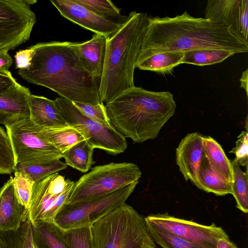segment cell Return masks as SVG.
<instances>
[{
	"mask_svg": "<svg viewBox=\"0 0 248 248\" xmlns=\"http://www.w3.org/2000/svg\"><path fill=\"white\" fill-rule=\"evenodd\" d=\"M30 120L41 128L68 125L54 100L31 94L29 100Z\"/></svg>",
	"mask_w": 248,
	"mask_h": 248,
	"instance_id": "obj_19",
	"label": "cell"
},
{
	"mask_svg": "<svg viewBox=\"0 0 248 248\" xmlns=\"http://www.w3.org/2000/svg\"><path fill=\"white\" fill-rule=\"evenodd\" d=\"M41 132L45 140L62 154L75 144L85 140L78 131L69 125L42 128Z\"/></svg>",
	"mask_w": 248,
	"mask_h": 248,
	"instance_id": "obj_24",
	"label": "cell"
},
{
	"mask_svg": "<svg viewBox=\"0 0 248 248\" xmlns=\"http://www.w3.org/2000/svg\"><path fill=\"white\" fill-rule=\"evenodd\" d=\"M202 135L197 132L187 134L176 149V163L186 181L190 180L201 188L199 172L203 154Z\"/></svg>",
	"mask_w": 248,
	"mask_h": 248,
	"instance_id": "obj_15",
	"label": "cell"
},
{
	"mask_svg": "<svg viewBox=\"0 0 248 248\" xmlns=\"http://www.w3.org/2000/svg\"><path fill=\"white\" fill-rule=\"evenodd\" d=\"M14 172V177L13 179L15 192L18 201L25 208L26 215L35 182L23 171L15 170Z\"/></svg>",
	"mask_w": 248,
	"mask_h": 248,
	"instance_id": "obj_32",
	"label": "cell"
},
{
	"mask_svg": "<svg viewBox=\"0 0 248 248\" xmlns=\"http://www.w3.org/2000/svg\"><path fill=\"white\" fill-rule=\"evenodd\" d=\"M74 182L56 173L34 183L25 219L55 222L67 203Z\"/></svg>",
	"mask_w": 248,
	"mask_h": 248,
	"instance_id": "obj_10",
	"label": "cell"
},
{
	"mask_svg": "<svg viewBox=\"0 0 248 248\" xmlns=\"http://www.w3.org/2000/svg\"><path fill=\"white\" fill-rule=\"evenodd\" d=\"M201 189L217 196L232 194V184L216 172L203 154L199 172Z\"/></svg>",
	"mask_w": 248,
	"mask_h": 248,
	"instance_id": "obj_22",
	"label": "cell"
},
{
	"mask_svg": "<svg viewBox=\"0 0 248 248\" xmlns=\"http://www.w3.org/2000/svg\"><path fill=\"white\" fill-rule=\"evenodd\" d=\"M184 56V53L182 52H161L138 60L136 68L157 73H170L182 63Z\"/></svg>",
	"mask_w": 248,
	"mask_h": 248,
	"instance_id": "obj_23",
	"label": "cell"
},
{
	"mask_svg": "<svg viewBox=\"0 0 248 248\" xmlns=\"http://www.w3.org/2000/svg\"><path fill=\"white\" fill-rule=\"evenodd\" d=\"M203 154L212 168L227 181L232 183V162L221 146L210 136H202Z\"/></svg>",
	"mask_w": 248,
	"mask_h": 248,
	"instance_id": "obj_21",
	"label": "cell"
},
{
	"mask_svg": "<svg viewBox=\"0 0 248 248\" xmlns=\"http://www.w3.org/2000/svg\"><path fill=\"white\" fill-rule=\"evenodd\" d=\"M93 149L85 140L75 144L62 154L65 164L82 172H87L94 163Z\"/></svg>",
	"mask_w": 248,
	"mask_h": 248,
	"instance_id": "obj_25",
	"label": "cell"
},
{
	"mask_svg": "<svg viewBox=\"0 0 248 248\" xmlns=\"http://www.w3.org/2000/svg\"><path fill=\"white\" fill-rule=\"evenodd\" d=\"M68 248H92L90 226L63 230Z\"/></svg>",
	"mask_w": 248,
	"mask_h": 248,
	"instance_id": "obj_34",
	"label": "cell"
},
{
	"mask_svg": "<svg viewBox=\"0 0 248 248\" xmlns=\"http://www.w3.org/2000/svg\"><path fill=\"white\" fill-rule=\"evenodd\" d=\"M36 0H0V49H14L30 38L36 22Z\"/></svg>",
	"mask_w": 248,
	"mask_h": 248,
	"instance_id": "obj_11",
	"label": "cell"
},
{
	"mask_svg": "<svg viewBox=\"0 0 248 248\" xmlns=\"http://www.w3.org/2000/svg\"><path fill=\"white\" fill-rule=\"evenodd\" d=\"M235 54L223 49H200L184 53L182 63L204 66L220 63Z\"/></svg>",
	"mask_w": 248,
	"mask_h": 248,
	"instance_id": "obj_27",
	"label": "cell"
},
{
	"mask_svg": "<svg viewBox=\"0 0 248 248\" xmlns=\"http://www.w3.org/2000/svg\"><path fill=\"white\" fill-rule=\"evenodd\" d=\"M90 227L92 248H156L145 218L125 202Z\"/></svg>",
	"mask_w": 248,
	"mask_h": 248,
	"instance_id": "obj_5",
	"label": "cell"
},
{
	"mask_svg": "<svg viewBox=\"0 0 248 248\" xmlns=\"http://www.w3.org/2000/svg\"><path fill=\"white\" fill-rule=\"evenodd\" d=\"M144 248H156L148 246V247H144Z\"/></svg>",
	"mask_w": 248,
	"mask_h": 248,
	"instance_id": "obj_43",
	"label": "cell"
},
{
	"mask_svg": "<svg viewBox=\"0 0 248 248\" xmlns=\"http://www.w3.org/2000/svg\"><path fill=\"white\" fill-rule=\"evenodd\" d=\"M29 89L16 81L0 93V124L9 126L30 118Z\"/></svg>",
	"mask_w": 248,
	"mask_h": 248,
	"instance_id": "obj_16",
	"label": "cell"
},
{
	"mask_svg": "<svg viewBox=\"0 0 248 248\" xmlns=\"http://www.w3.org/2000/svg\"><path fill=\"white\" fill-rule=\"evenodd\" d=\"M0 248H8L7 245L0 236Z\"/></svg>",
	"mask_w": 248,
	"mask_h": 248,
	"instance_id": "obj_42",
	"label": "cell"
},
{
	"mask_svg": "<svg viewBox=\"0 0 248 248\" xmlns=\"http://www.w3.org/2000/svg\"><path fill=\"white\" fill-rule=\"evenodd\" d=\"M67 124L78 131L93 148L116 155L127 147L125 138L112 126L103 125L82 113L72 102L63 97L54 100Z\"/></svg>",
	"mask_w": 248,
	"mask_h": 248,
	"instance_id": "obj_8",
	"label": "cell"
},
{
	"mask_svg": "<svg viewBox=\"0 0 248 248\" xmlns=\"http://www.w3.org/2000/svg\"><path fill=\"white\" fill-rule=\"evenodd\" d=\"M101 17L114 23L123 26L128 16H122L120 9L109 0H73Z\"/></svg>",
	"mask_w": 248,
	"mask_h": 248,
	"instance_id": "obj_26",
	"label": "cell"
},
{
	"mask_svg": "<svg viewBox=\"0 0 248 248\" xmlns=\"http://www.w3.org/2000/svg\"><path fill=\"white\" fill-rule=\"evenodd\" d=\"M5 127L16 165L45 164L63 158V154L44 138L42 128L30 118Z\"/></svg>",
	"mask_w": 248,
	"mask_h": 248,
	"instance_id": "obj_7",
	"label": "cell"
},
{
	"mask_svg": "<svg viewBox=\"0 0 248 248\" xmlns=\"http://www.w3.org/2000/svg\"><path fill=\"white\" fill-rule=\"evenodd\" d=\"M34 54V51L31 47L16 52L14 56L16 69L21 70L29 68Z\"/></svg>",
	"mask_w": 248,
	"mask_h": 248,
	"instance_id": "obj_37",
	"label": "cell"
},
{
	"mask_svg": "<svg viewBox=\"0 0 248 248\" xmlns=\"http://www.w3.org/2000/svg\"><path fill=\"white\" fill-rule=\"evenodd\" d=\"M25 213V207L17 200L11 176L0 188V231L17 230Z\"/></svg>",
	"mask_w": 248,
	"mask_h": 248,
	"instance_id": "obj_17",
	"label": "cell"
},
{
	"mask_svg": "<svg viewBox=\"0 0 248 248\" xmlns=\"http://www.w3.org/2000/svg\"><path fill=\"white\" fill-rule=\"evenodd\" d=\"M67 167L65 163L60 159H57L47 163L38 165L23 166L17 164L15 170L26 173L36 183L49 175L58 173Z\"/></svg>",
	"mask_w": 248,
	"mask_h": 248,
	"instance_id": "obj_30",
	"label": "cell"
},
{
	"mask_svg": "<svg viewBox=\"0 0 248 248\" xmlns=\"http://www.w3.org/2000/svg\"><path fill=\"white\" fill-rule=\"evenodd\" d=\"M16 81L9 70H0V93L10 88Z\"/></svg>",
	"mask_w": 248,
	"mask_h": 248,
	"instance_id": "obj_38",
	"label": "cell"
},
{
	"mask_svg": "<svg viewBox=\"0 0 248 248\" xmlns=\"http://www.w3.org/2000/svg\"><path fill=\"white\" fill-rule=\"evenodd\" d=\"M216 248H237L236 245L230 240V239L220 238L216 244Z\"/></svg>",
	"mask_w": 248,
	"mask_h": 248,
	"instance_id": "obj_40",
	"label": "cell"
},
{
	"mask_svg": "<svg viewBox=\"0 0 248 248\" xmlns=\"http://www.w3.org/2000/svg\"><path fill=\"white\" fill-rule=\"evenodd\" d=\"M240 82V87L244 89L247 96L248 95V69L244 71L239 79Z\"/></svg>",
	"mask_w": 248,
	"mask_h": 248,
	"instance_id": "obj_41",
	"label": "cell"
},
{
	"mask_svg": "<svg viewBox=\"0 0 248 248\" xmlns=\"http://www.w3.org/2000/svg\"><path fill=\"white\" fill-rule=\"evenodd\" d=\"M73 103L82 113L88 118L105 126H111L103 103L95 105L78 102Z\"/></svg>",
	"mask_w": 248,
	"mask_h": 248,
	"instance_id": "obj_35",
	"label": "cell"
},
{
	"mask_svg": "<svg viewBox=\"0 0 248 248\" xmlns=\"http://www.w3.org/2000/svg\"><path fill=\"white\" fill-rule=\"evenodd\" d=\"M16 164L11 144L6 131L0 126V174H10Z\"/></svg>",
	"mask_w": 248,
	"mask_h": 248,
	"instance_id": "obj_33",
	"label": "cell"
},
{
	"mask_svg": "<svg viewBox=\"0 0 248 248\" xmlns=\"http://www.w3.org/2000/svg\"><path fill=\"white\" fill-rule=\"evenodd\" d=\"M235 146L230 152L235 157L234 160L240 166L248 168V129L243 131L238 136Z\"/></svg>",
	"mask_w": 248,
	"mask_h": 248,
	"instance_id": "obj_36",
	"label": "cell"
},
{
	"mask_svg": "<svg viewBox=\"0 0 248 248\" xmlns=\"http://www.w3.org/2000/svg\"><path fill=\"white\" fill-rule=\"evenodd\" d=\"M31 224L35 248H68L63 230L55 222L37 220Z\"/></svg>",
	"mask_w": 248,
	"mask_h": 248,
	"instance_id": "obj_20",
	"label": "cell"
},
{
	"mask_svg": "<svg viewBox=\"0 0 248 248\" xmlns=\"http://www.w3.org/2000/svg\"><path fill=\"white\" fill-rule=\"evenodd\" d=\"M30 47L34 51L31 65L17 71L23 79L48 88L72 102L103 103L99 95L101 81L84 66L76 43L53 41Z\"/></svg>",
	"mask_w": 248,
	"mask_h": 248,
	"instance_id": "obj_1",
	"label": "cell"
},
{
	"mask_svg": "<svg viewBox=\"0 0 248 248\" xmlns=\"http://www.w3.org/2000/svg\"><path fill=\"white\" fill-rule=\"evenodd\" d=\"M105 108L111 125L124 138L142 143L157 138L174 115L176 104L170 92H153L134 86Z\"/></svg>",
	"mask_w": 248,
	"mask_h": 248,
	"instance_id": "obj_3",
	"label": "cell"
},
{
	"mask_svg": "<svg viewBox=\"0 0 248 248\" xmlns=\"http://www.w3.org/2000/svg\"><path fill=\"white\" fill-rule=\"evenodd\" d=\"M0 236L8 248H35L31 224L28 218L23 220L16 231H0Z\"/></svg>",
	"mask_w": 248,
	"mask_h": 248,
	"instance_id": "obj_28",
	"label": "cell"
},
{
	"mask_svg": "<svg viewBox=\"0 0 248 248\" xmlns=\"http://www.w3.org/2000/svg\"><path fill=\"white\" fill-rule=\"evenodd\" d=\"M50 2L62 16L107 38L122 26L101 17L73 0H53Z\"/></svg>",
	"mask_w": 248,
	"mask_h": 248,
	"instance_id": "obj_14",
	"label": "cell"
},
{
	"mask_svg": "<svg viewBox=\"0 0 248 248\" xmlns=\"http://www.w3.org/2000/svg\"><path fill=\"white\" fill-rule=\"evenodd\" d=\"M200 49H223L236 54L247 52L248 44L226 27L204 18L194 17L185 11L173 17H148L138 60L161 52L184 53Z\"/></svg>",
	"mask_w": 248,
	"mask_h": 248,
	"instance_id": "obj_2",
	"label": "cell"
},
{
	"mask_svg": "<svg viewBox=\"0 0 248 248\" xmlns=\"http://www.w3.org/2000/svg\"><path fill=\"white\" fill-rule=\"evenodd\" d=\"M138 183L128 185L95 199L66 204L56 216L55 222L64 230L90 226L98 219L125 203Z\"/></svg>",
	"mask_w": 248,
	"mask_h": 248,
	"instance_id": "obj_9",
	"label": "cell"
},
{
	"mask_svg": "<svg viewBox=\"0 0 248 248\" xmlns=\"http://www.w3.org/2000/svg\"><path fill=\"white\" fill-rule=\"evenodd\" d=\"M233 171L232 195L234 197L236 207L245 213L248 212V168L243 171L233 160L232 162Z\"/></svg>",
	"mask_w": 248,
	"mask_h": 248,
	"instance_id": "obj_29",
	"label": "cell"
},
{
	"mask_svg": "<svg viewBox=\"0 0 248 248\" xmlns=\"http://www.w3.org/2000/svg\"><path fill=\"white\" fill-rule=\"evenodd\" d=\"M141 171L132 163H114L97 166L82 175L74 185L67 204L85 202L109 194L139 182Z\"/></svg>",
	"mask_w": 248,
	"mask_h": 248,
	"instance_id": "obj_6",
	"label": "cell"
},
{
	"mask_svg": "<svg viewBox=\"0 0 248 248\" xmlns=\"http://www.w3.org/2000/svg\"><path fill=\"white\" fill-rule=\"evenodd\" d=\"M146 224L154 241L162 248H202L164 229Z\"/></svg>",
	"mask_w": 248,
	"mask_h": 248,
	"instance_id": "obj_31",
	"label": "cell"
},
{
	"mask_svg": "<svg viewBox=\"0 0 248 248\" xmlns=\"http://www.w3.org/2000/svg\"><path fill=\"white\" fill-rule=\"evenodd\" d=\"M144 218L147 223L202 248H216L219 239H229L225 231L214 223L202 225L170 216L167 213L150 215Z\"/></svg>",
	"mask_w": 248,
	"mask_h": 248,
	"instance_id": "obj_12",
	"label": "cell"
},
{
	"mask_svg": "<svg viewBox=\"0 0 248 248\" xmlns=\"http://www.w3.org/2000/svg\"><path fill=\"white\" fill-rule=\"evenodd\" d=\"M107 38L95 33L86 42L76 43V48L84 66L96 78L101 81L106 57Z\"/></svg>",
	"mask_w": 248,
	"mask_h": 248,
	"instance_id": "obj_18",
	"label": "cell"
},
{
	"mask_svg": "<svg viewBox=\"0 0 248 248\" xmlns=\"http://www.w3.org/2000/svg\"><path fill=\"white\" fill-rule=\"evenodd\" d=\"M204 18L226 27L248 44V0H209Z\"/></svg>",
	"mask_w": 248,
	"mask_h": 248,
	"instance_id": "obj_13",
	"label": "cell"
},
{
	"mask_svg": "<svg viewBox=\"0 0 248 248\" xmlns=\"http://www.w3.org/2000/svg\"><path fill=\"white\" fill-rule=\"evenodd\" d=\"M13 63V59L8 50L0 49V70L8 71Z\"/></svg>",
	"mask_w": 248,
	"mask_h": 248,
	"instance_id": "obj_39",
	"label": "cell"
},
{
	"mask_svg": "<svg viewBox=\"0 0 248 248\" xmlns=\"http://www.w3.org/2000/svg\"><path fill=\"white\" fill-rule=\"evenodd\" d=\"M146 13L133 11L127 21L107 39L99 95L107 104L134 87V73L148 24Z\"/></svg>",
	"mask_w": 248,
	"mask_h": 248,
	"instance_id": "obj_4",
	"label": "cell"
}]
</instances>
